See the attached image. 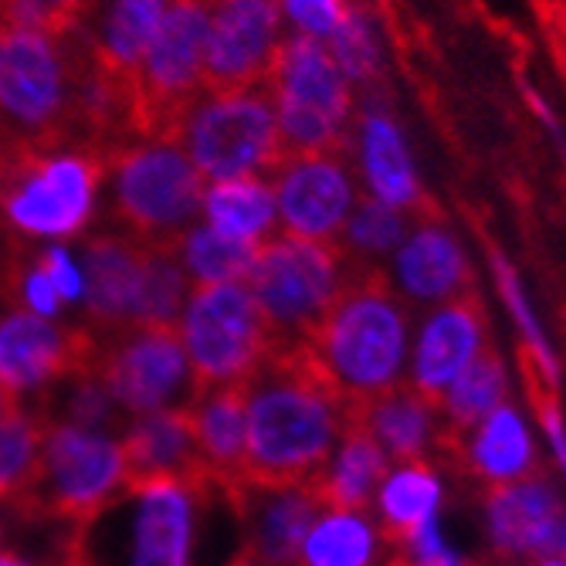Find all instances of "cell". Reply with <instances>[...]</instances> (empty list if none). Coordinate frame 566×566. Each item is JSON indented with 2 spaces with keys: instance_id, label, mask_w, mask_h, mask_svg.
I'll return each instance as SVG.
<instances>
[{
  "instance_id": "obj_29",
  "label": "cell",
  "mask_w": 566,
  "mask_h": 566,
  "mask_svg": "<svg viewBox=\"0 0 566 566\" xmlns=\"http://www.w3.org/2000/svg\"><path fill=\"white\" fill-rule=\"evenodd\" d=\"M203 224L214 228L221 238L262 248L269 238L279 234V208L275 190L265 177H244L208 184L203 190Z\"/></svg>"
},
{
  "instance_id": "obj_19",
  "label": "cell",
  "mask_w": 566,
  "mask_h": 566,
  "mask_svg": "<svg viewBox=\"0 0 566 566\" xmlns=\"http://www.w3.org/2000/svg\"><path fill=\"white\" fill-rule=\"evenodd\" d=\"M485 353L489 323L472 295L424 308L410 333L407 387L438 400Z\"/></svg>"
},
{
  "instance_id": "obj_45",
  "label": "cell",
  "mask_w": 566,
  "mask_h": 566,
  "mask_svg": "<svg viewBox=\"0 0 566 566\" xmlns=\"http://www.w3.org/2000/svg\"><path fill=\"white\" fill-rule=\"evenodd\" d=\"M18 410H24V407H21V400H18L4 384H0V421L11 418V415H18Z\"/></svg>"
},
{
  "instance_id": "obj_30",
  "label": "cell",
  "mask_w": 566,
  "mask_h": 566,
  "mask_svg": "<svg viewBox=\"0 0 566 566\" xmlns=\"http://www.w3.org/2000/svg\"><path fill=\"white\" fill-rule=\"evenodd\" d=\"M387 469L390 458L380 451V444L349 421L323 472L313 479V489L326 509H370Z\"/></svg>"
},
{
  "instance_id": "obj_36",
  "label": "cell",
  "mask_w": 566,
  "mask_h": 566,
  "mask_svg": "<svg viewBox=\"0 0 566 566\" xmlns=\"http://www.w3.org/2000/svg\"><path fill=\"white\" fill-rule=\"evenodd\" d=\"M254 251L238 241L221 238L214 228L197 224L180 241V262L190 279V289L197 285H221V282H244L254 262Z\"/></svg>"
},
{
  "instance_id": "obj_1",
  "label": "cell",
  "mask_w": 566,
  "mask_h": 566,
  "mask_svg": "<svg viewBox=\"0 0 566 566\" xmlns=\"http://www.w3.org/2000/svg\"><path fill=\"white\" fill-rule=\"evenodd\" d=\"M244 482H313L353 421V407L305 364L302 353H272L244 384Z\"/></svg>"
},
{
  "instance_id": "obj_28",
  "label": "cell",
  "mask_w": 566,
  "mask_h": 566,
  "mask_svg": "<svg viewBox=\"0 0 566 566\" xmlns=\"http://www.w3.org/2000/svg\"><path fill=\"white\" fill-rule=\"evenodd\" d=\"M390 536L370 509H323L295 566H380Z\"/></svg>"
},
{
  "instance_id": "obj_21",
  "label": "cell",
  "mask_w": 566,
  "mask_h": 566,
  "mask_svg": "<svg viewBox=\"0 0 566 566\" xmlns=\"http://www.w3.org/2000/svg\"><path fill=\"white\" fill-rule=\"evenodd\" d=\"M566 516V499L546 475L489 489L482 502V530L489 549L502 563H530L553 553L559 520Z\"/></svg>"
},
{
  "instance_id": "obj_18",
  "label": "cell",
  "mask_w": 566,
  "mask_h": 566,
  "mask_svg": "<svg viewBox=\"0 0 566 566\" xmlns=\"http://www.w3.org/2000/svg\"><path fill=\"white\" fill-rule=\"evenodd\" d=\"M221 492L244 530V546L238 556L262 566H295L302 539L326 509L313 482L254 485L241 479L234 485H221Z\"/></svg>"
},
{
  "instance_id": "obj_10",
  "label": "cell",
  "mask_w": 566,
  "mask_h": 566,
  "mask_svg": "<svg viewBox=\"0 0 566 566\" xmlns=\"http://www.w3.org/2000/svg\"><path fill=\"white\" fill-rule=\"evenodd\" d=\"M177 329L197 397L224 387H244L275 353L269 326L244 282L190 289Z\"/></svg>"
},
{
  "instance_id": "obj_38",
  "label": "cell",
  "mask_w": 566,
  "mask_h": 566,
  "mask_svg": "<svg viewBox=\"0 0 566 566\" xmlns=\"http://www.w3.org/2000/svg\"><path fill=\"white\" fill-rule=\"evenodd\" d=\"M88 4L92 0H0V28L65 41L82 24Z\"/></svg>"
},
{
  "instance_id": "obj_48",
  "label": "cell",
  "mask_w": 566,
  "mask_h": 566,
  "mask_svg": "<svg viewBox=\"0 0 566 566\" xmlns=\"http://www.w3.org/2000/svg\"><path fill=\"white\" fill-rule=\"evenodd\" d=\"M0 566H28V563H21L14 553H0Z\"/></svg>"
},
{
  "instance_id": "obj_14",
  "label": "cell",
  "mask_w": 566,
  "mask_h": 566,
  "mask_svg": "<svg viewBox=\"0 0 566 566\" xmlns=\"http://www.w3.org/2000/svg\"><path fill=\"white\" fill-rule=\"evenodd\" d=\"M275 208L282 234L339 244L364 190L346 160V153H308L285 157L272 174Z\"/></svg>"
},
{
  "instance_id": "obj_5",
  "label": "cell",
  "mask_w": 566,
  "mask_h": 566,
  "mask_svg": "<svg viewBox=\"0 0 566 566\" xmlns=\"http://www.w3.org/2000/svg\"><path fill=\"white\" fill-rule=\"evenodd\" d=\"M85 326L109 336L136 326L177 329L190 298L180 248L146 244L129 234H92L82 244Z\"/></svg>"
},
{
  "instance_id": "obj_31",
  "label": "cell",
  "mask_w": 566,
  "mask_h": 566,
  "mask_svg": "<svg viewBox=\"0 0 566 566\" xmlns=\"http://www.w3.org/2000/svg\"><path fill=\"white\" fill-rule=\"evenodd\" d=\"M489 269H492V285H495V295L505 308L509 323L516 326L523 346H526V356H530V367L536 374V380L553 394L559 387V377H563V364H559V353H556V343L539 316V308L530 295V285L523 279V272L516 269V262L509 259L505 251L492 248L489 251Z\"/></svg>"
},
{
  "instance_id": "obj_34",
  "label": "cell",
  "mask_w": 566,
  "mask_h": 566,
  "mask_svg": "<svg viewBox=\"0 0 566 566\" xmlns=\"http://www.w3.org/2000/svg\"><path fill=\"white\" fill-rule=\"evenodd\" d=\"M509 400H512V370L499 353L489 349L438 397V410L448 434H465Z\"/></svg>"
},
{
  "instance_id": "obj_15",
  "label": "cell",
  "mask_w": 566,
  "mask_h": 566,
  "mask_svg": "<svg viewBox=\"0 0 566 566\" xmlns=\"http://www.w3.org/2000/svg\"><path fill=\"white\" fill-rule=\"evenodd\" d=\"M95 356L98 336L85 323H55L28 308L0 316V384L18 400L65 374L95 370Z\"/></svg>"
},
{
  "instance_id": "obj_2",
  "label": "cell",
  "mask_w": 566,
  "mask_h": 566,
  "mask_svg": "<svg viewBox=\"0 0 566 566\" xmlns=\"http://www.w3.org/2000/svg\"><path fill=\"white\" fill-rule=\"evenodd\" d=\"M415 316L377 269H356L339 302L302 346L305 364L349 407L403 387Z\"/></svg>"
},
{
  "instance_id": "obj_9",
  "label": "cell",
  "mask_w": 566,
  "mask_h": 566,
  "mask_svg": "<svg viewBox=\"0 0 566 566\" xmlns=\"http://www.w3.org/2000/svg\"><path fill=\"white\" fill-rule=\"evenodd\" d=\"M177 143L203 184L244 177L272 180L285 160L275 106L265 85L241 92H203L187 113Z\"/></svg>"
},
{
  "instance_id": "obj_35",
  "label": "cell",
  "mask_w": 566,
  "mask_h": 566,
  "mask_svg": "<svg viewBox=\"0 0 566 566\" xmlns=\"http://www.w3.org/2000/svg\"><path fill=\"white\" fill-rule=\"evenodd\" d=\"M407 231H410V214L364 197L356 203V211L339 238V248L346 259H353V265L374 269L380 259H394V251L400 248Z\"/></svg>"
},
{
  "instance_id": "obj_7",
  "label": "cell",
  "mask_w": 566,
  "mask_h": 566,
  "mask_svg": "<svg viewBox=\"0 0 566 566\" xmlns=\"http://www.w3.org/2000/svg\"><path fill=\"white\" fill-rule=\"evenodd\" d=\"M109 214L146 244L180 248L203 211V177L177 139L133 143L106 164Z\"/></svg>"
},
{
  "instance_id": "obj_41",
  "label": "cell",
  "mask_w": 566,
  "mask_h": 566,
  "mask_svg": "<svg viewBox=\"0 0 566 566\" xmlns=\"http://www.w3.org/2000/svg\"><path fill=\"white\" fill-rule=\"evenodd\" d=\"M536 431H543V444L553 458L556 472L566 482V415L556 397H543L536 407Z\"/></svg>"
},
{
  "instance_id": "obj_46",
  "label": "cell",
  "mask_w": 566,
  "mask_h": 566,
  "mask_svg": "<svg viewBox=\"0 0 566 566\" xmlns=\"http://www.w3.org/2000/svg\"><path fill=\"white\" fill-rule=\"evenodd\" d=\"M549 556H556V559L566 563V516L559 520V530H556V539H553V553Z\"/></svg>"
},
{
  "instance_id": "obj_43",
  "label": "cell",
  "mask_w": 566,
  "mask_h": 566,
  "mask_svg": "<svg viewBox=\"0 0 566 566\" xmlns=\"http://www.w3.org/2000/svg\"><path fill=\"white\" fill-rule=\"evenodd\" d=\"M523 102H526V109L533 113V119L546 129V136L563 149V157H566V133H563V123H559V116H556V109H553V102L546 98V92L543 88H536L533 82H526L523 78Z\"/></svg>"
},
{
  "instance_id": "obj_50",
  "label": "cell",
  "mask_w": 566,
  "mask_h": 566,
  "mask_svg": "<svg viewBox=\"0 0 566 566\" xmlns=\"http://www.w3.org/2000/svg\"><path fill=\"white\" fill-rule=\"evenodd\" d=\"M0 160H4V143H0Z\"/></svg>"
},
{
  "instance_id": "obj_3",
  "label": "cell",
  "mask_w": 566,
  "mask_h": 566,
  "mask_svg": "<svg viewBox=\"0 0 566 566\" xmlns=\"http://www.w3.org/2000/svg\"><path fill=\"white\" fill-rule=\"evenodd\" d=\"M218 485H123L92 520L72 526L65 566H193L197 520Z\"/></svg>"
},
{
  "instance_id": "obj_12",
  "label": "cell",
  "mask_w": 566,
  "mask_h": 566,
  "mask_svg": "<svg viewBox=\"0 0 566 566\" xmlns=\"http://www.w3.org/2000/svg\"><path fill=\"white\" fill-rule=\"evenodd\" d=\"M123 489V448L116 438L78 428H48L38 472L11 502L28 520H92Z\"/></svg>"
},
{
  "instance_id": "obj_47",
  "label": "cell",
  "mask_w": 566,
  "mask_h": 566,
  "mask_svg": "<svg viewBox=\"0 0 566 566\" xmlns=\"http://www.w3.org/2000/svg\"><path fill=\"white\" fill-rule=\"evenodd\" d=\"M520 566H566V563L556 559V556H539V559H530V563H520Z\"/></svg>"
},
{
  "instance_id": "obj_6",
  "label": "cell",
  "mask_w": 566,
  "mask_h": 566,
  "mask_svg": "<svg viewBox=\"0 0 566 566\" xmlns=\"http://www.w3.org/2000/svg\"><path fill=\"white\" fill-rule=\"evenodd\" d=\"M356 269L339 244L302 241L282 231L254 251L244 285L269 326L275 353H302Z\"/></svg>"
},
{
  "instance_id": "obj_8",
  "label": "cell",
  "mask_w": 566,
  "mask_h": 566,
  "mask_svg": "<svg viewBox=\"0 0 566 566\" xmlns=\"http://www.w3.org/2000/svg\"><path fill=\"white\" fill-rule=\"evenodd\" d=\"M285 157L343 153L353 119L356 92L333 62L326 41L289 34L265 82Z\"/></svg>"
},
{
  "instance_id": "obj_16",
  "label": "cell",
  "mask_w": 566,
  "mask_h": 566,
  "mask_svg": "<svg viewBox=\"0 0 566 566\" xmlns=\"http://www.w3.org/2000/svg\"><path fill=\"white\" fill-rule=\"evenodd\" d=\"M275 0H218L211 11L203 92H241L269 82L282 48Z\"/></svg>"
},
{
  "instance_id": "obj_20",
  "label": "cell",
  "mask_w": 566,
  "mask_h": 566,
  "mask_svg": "<svg viewBox=\"0 0 566 566\" xmlns=\"http://www.w3.org/2000/svg\"><path fill=\"white\" fill-rule=\"evenodd\" d=\"M400 302L421 313L454 298H465L472 285V259L469 248L444 221L421 218L410 221L407 238L390 259V272L384 275Z\"/></svg>"
},
{
  "instance_id": "obj_42",
  "label": "cell",
  "mask_w": 566,
  "mask_h": 566,
  "mask_svg": "<svg viewBox=\"0 0 566 566\" xmlns=\"http://www.w3.org/2000/svg\"><path fill=\"white\" fill-rule=\"evenodd\" d=\"M38 265L48 272L51 285H55V292H59V298H62V305L82 298V292H85L82 272H78V265L72 262V254H69L65 248H44V251L38 254Z\"/></svg>"
},
{
  "instance_id": "obj_25",
  "label": "cell",
  "mask_w": 566,
  "mask_h": 566,
  "mask_svg": "<svg viewBox=\"0 0 566 566\" xmlns=\"http://www.w3.org/2000/svg\"><path fill=\"white\" fill-rule=\"evenodd\" d=\"M31 415L44 421V428H78L106 438H113V431H129L133 424V418L95 370L65 374L41 387L34 394Z\"/></svg>"
},
{
  "instance_id": "obj_40",
  "label": "cell",
  "mask_w": 566,
  "mask_h": 566,
  "mask_svg": "<svg viewBox=\"0 0 566 566\" xmlns=\"http://www.w3.org/2000/svg\"><path fill=\"white\" fill-rule=\"evenodd\" d=\"M400 546V559L403 563H418V559H434V556H444L451 553V536H448V526H444V516L438 520H428L421 526H415L410 533H403L397 539Z\"/></svg>"
},
{
  "instance_id": "obj_13",
  "label": "cell",
  "mask_w": 566,
  "mask_h": 566,
  "mask_svg": "<svg viewBox=\"0 0 566 566\" xmlns=\"http://www.w3.org/2000/svg\"><path fill=\"white\" fill-rule=\"evenodd\" d=\"M95 374L133 421L164 410H187L197 400L180 329L136 326L98 336Z\"/></svg>"
},
{
  "instance_id": "obj_11",
  "label": "cell",
  "mask_w": 566,
  "mask_h": 566,
  "mask_svg": "<svg viewBox=\"0 0 566 566\" xmlns=\"http://www.w3.org/2000/svg\"><path fill=\"white\" fill-rule=\"evenodd\" d=\"M106 160L85 149L24 153L0 167V211L28 238H75L95 208Z\"/></svg>"
},
{
  "instance_id": "obj_33",
  "label": "cell",
  "mask_w": 566,
  "mask_h": 566,
  "mask_svg": "<svg viewBox=\"0 0 566 566\" xmlns=\"http://www.w3.org/2000/svg\"><path fill=\"white\" fill-rule=\"evenodd\" d=\"M333 62L353 85V92H377L390 69V38L387 24L370 4L353 0L346 18L326 41Z\"/></svg>"
},
{
  "instance_id": "obj_17",
  "label": "cell",
  "mask_w": 566,
  "mask_h": 566,
  "mask_svg": "<svg viewBox=\"0 0 566 566\" xmlns=\"http://www.w3.org/2000/svg\"><path fill=\"white\" fill-rule=\"evenodd\" d=\"M346 160L356 174L364 197L410 214L424 197L421 167L407 129L377 95L367 106H356V119L346 139Z\"/></svg>"
},
{
  "instance_id": "obj_49",
  "label": "cell",
  "mask_w": 566,
  "mask_h": 566,
  "mask_svg": "<svg viewBox=\"0 0 566 566\" xmlns=\"http://www.w3.org/2000/svg\"><path fill=\"white\" fill-rule=\"evenodd\" d=\"M228 566H262V563H254V559H248V556H234Z\"/></svg>"
},
{
  "instance_id": "obj_32",
  "label": "cell",
  "mask_w": 566,
  "mask_h": 566,
  "mask_svg": "<svg viewBox=\"0 0 566 566\" xmlns=\"http://www.w3.org/2000/svg\"><path fill=\"white\" fill-rule=\"evenodd\" d=\"M167 4L170 0H109L98 31V48L92 51L95 62L106 72L133 82L167 18Z\"/></svg>"
},
{
  "instance_id": "obj_37",
  "label": "cell",
  "mask_w": 566,
  "mask_h": 566,
  "mask_svg": "<svg viewBox=\"0 0 566 566\" xmlns=\"http://www.w3.org/2000/svg\"><path fill=\"white\" fill-rule=\"evenodd\" d=\"M44 421H38L31 410H18V415L0 421V502H14L31 485L41 448H44Z\"/></svg>"
},
{
  "instance_id": "obj_23",
  "label": "cell",
  "mask_w": 566,
  "mask_h": 566,
  "mask_svg": "<svg viewBox=\"0 0 566 566\" xmlns=\"http://www.w3.org/2000/svg\"><path fill=\"white\" fill-rule=\"evenodd\" d=\"M458 438H461V448H458L461 465H465V472L485 489L523 482L539 472L536 421L516 400L502 403L485 421H479L472 431Z\"/></svg>"
},
{
  "instance_id": "obj_39",
  "label": "cell",
  "mask_w": 566,
  "mask_h": 566,
  "mask_svg": "<svg viewBox=\"0 0 566 566\" xmlns=\"http://www.w3.org/2000/svg\"><path fill=\"white\" fill-rule=\"evenodd\" d=\"M349 4L353 0H275L282 24L292 34L313 38V41H329V34L346 18Z\"/></svg>"
},
{
  "instance_id": "obj_4",
  "label": "cell",
  "mask_w": 566,
  "mask_h": 566,
  "mask_svg": "<svg viewBox=\"0 0 566 566\" xmlns=\"http://www.w3.org/2000/svg\"><path fill=\"white\" fill-rule=\"evenodd\" d=\"M85 62L55 38L0 28L4 160L24 153H62L75 139Z\"/></svg>"
},
{
  "instance_id": "obj_22",
  "label": "cell",
  "mask_w": 566,
  "mask_h": 566,
  "mask_svg": "<svg viewBox=\"0 0 566 566\" xmlns=\"http://www.w3.org/2000/svg\"><path fill=\"white\" fill-rule=\"evenodd\" d=\"M123 448V485L136 482H180V485H214L203 454L193 438L187 410L136 418L119 441Z\"/></svg>"
},
{
  "instance_id": "obj_27",
  "label": "cell",
  "mask_w": 566,
  "mask_h": 566,
  "mask_svg": "<svg viewBox=\"0 0 566 566\" xmlns=\"http://www.w3.org/2000/svg\"><path fill=\"white\" fill-rule=\"evenodd\" d=\"M448 482L434 461H394L387 469L370 512L390 539H400L415 526L444 516Z\"/></svg>"
},
{
  "instance_id": "obj_26",
  "label": "cell",
  "mask_w": 566,
  "mask_h": 566,
  "mask_svg": "<svg viewBox=\"0 0 566 566\" xmlns=\"http://www.w3.org/2000/svg\"><path fill=\"white\" fill-rule=\"evenodd\" d=\"M190 424L197 448L203 454L214 485H234L244 479L248 454V415H244V387H224L197 397L190 407Z\"/></svg>"
},
{
  "instance_id": "obj_24",
  "label": "cell",
  "mask_w": 566,
  "mask_h": 566,
  "mask_svg": "<svg viewBox=\"0 0 566 566\" xmlns=\"http://www.w3.org/2000/svg\"><path fill=\"white\" fill-rule=\"evenodd\" d=\"M353 424L364 428L380 444L390 465L394 461H428L448 434L438 400L418 394L407 384L353 407Z\"/></svg>"
},
{
  "instance_id": "obj_44",
  "label": "cell",
  "mask_w": 566,
  "mask_h": 566,
  "mask_svg": "<svg viewBox=\"0 0 566 566\" xmlns=\"http://www.w3.org/2000/svg\"><path fill=\"white\" fill-rule=\"evenodd\" d=\"M394 566H479V563H475V559H469L465 553L451 549V553H444V556H434V559H418V563H403V559H397Z\"/></svg>"
}]
</instances>
